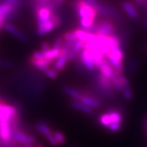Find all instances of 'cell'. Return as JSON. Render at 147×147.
Masks as SVG:
<instances>
[{
	"instance_id": "obj_1",
	"label": "cell",
	"mask_w": 147,
	"mask_h": 147,
	"mask_svg": "<svg viewBox=\"0 0 147 147\" xmlns=\"http://www.w3.org/2000/svg\"><path fill=\"white\" fill-rule=\"evenodd\" d=\"M73 8H74L76 13L78 14L80 19L91 18L95 20L98 14L97 10L86 4L83 0H76L73 2Z\"/></svg>"
},
{
	"instance_id": "obj_2",
	"label": "cell",
	"mask_w": 147,
	"mask_h": 147,
	"mask_svg": "<svg viewBox=\"0 0 147 147\" xmlns=\"http://www.w3.org/2000/svg\"><path fill=\"white\" fill-rule=\"evenodd\" d=\"M96 25L97 29L95 35L109 36V35L114 34L116 31L115 26L109 20H101L98 23H96Z\"/></svg>"
},
{
	"instance_id": "obj_3",
	"label": "cell",
	"mask_w": 147,
	"mask_h": 147,
	"mask_svg": "<svg viewBox=\"0 0 147 147\" xmlns=\"http://www.w3.org/2000/svg\"><path fill=\"white\" fill-rule=\"evenodd\" d=\"M60 24V18L58 16V14H56V13H53L51 18L48 21L44 23V25L40 28H38L37 30V33L38 35L40 36L45 35L47 33L50 32L54 29L55 28Z\"/></svg>"
},
{
	"instance_id": "obj_4",
	"label": "cell",
	"mask_w": 147,
	"mask_h": 147,
	"mask_svg": "<svg viewBox=\"0 0 147 147\" xmlns=\"http://www.w3.org/2000/svg\"><path fill=\"white\" fill-rule=\"evenodd\" d=\"M122 8L130 18L134 20H138L140 18V14L138 9L136 8V5L132 2H129L127 0L122 1L121 3Z\"/></svg>"
},
{
	"instance_id": "obj_5",
	"label": "cell",
	"mask_w": 147,
	"mask_h": 147,
	"mask_svg": "<svg viewBox=\"0 0 147 147\" xmlns=\"http://www.w3.org/2000/svg\"><path fill=\"white\" fill-rule=\"evenodd\" d=\"M35 14H36L37 19H38L37 26L38 28H40L44 25V23H45L51 19L53 12L48 8H41Z\"/></svg>"
},
{
	"instance_id": "obj_6",
	"label": "cell",
	"mask_w": 147,
	"mask_h": 147,
	"mask_svg": "<svg viewBox=\"0 0 147 147\" xmlns=\"http://www.w3.org/2000/svg\"><path fill=\"white\" fill-rule=\"evenodd\" d=\"M4 29L10 34H11L12 35H14L15 38L20 40V41H23V42H26L27 41L26 36L23 34L22 32H20L18 28H16L14 26H13L11 23H5L3 26Z\"/></svg>"
},
{
	"instance_id": "obj_7",
	"label": "cell",
	"mask_w": 147,
	"mask_h": 147,
	"mask_svg": "<svg viewBox=\"0 0 147 147\" xmlns=\"http://www.w3.org/2000/svg\"><path fill=\"white\" fill-rule=\"evenodd\" d=\"M74 32L77 38L80 41L87 42V41H96L98 35L92 33H89L87 32L84 31L83 29H76Z\"/></svg>"
},
{
	"instance_id": "obj_8",
	"label": "cell",
	"mask_w": 147,
	"mask_h": 147,
	"mask_svg": "<svg viewBox=\"0 0 147 147\" xmlns=\"http://www.w3.org/2000/svg\"><path fill=\"white\" fill-rule=\"evenodd\" d=\"M10 140H11V126L9 123L8 122L0 121V140L10 142Z\"/></svg>"
},
{
	"instance_id": "obj_9",
	"label": "cell",
	"mask_w": 147,
	"mask_h": 147,
	"mask_svg": "<svg viewBox=\"0 0 147 147\" xmlns=\"http://www.w3.org/2000/svg\"><path fill=\"white\" fill-rule=\"evenodd\" d=\"M68 62V58H67V53L63 52H61L59 57L56 59V62L55 64L53 65L52 69L55 71H62L65 68L66 65Z\"/></svg>"
},
{
	"instance_id": "obj_10",
	"label": "cell",
	"mask_w": 147,
	"mask_h": 147,
	"mask_svg": "<svg viewBox=\"0 0 147 147\" xmlns=\"http://www.w3.org/2000/svg\"><path fill=\"white\" fill-rule=\"evenodd\" d=\"M70 105L71 106L73 107V108L76 109V110H80L81 112L84 113H86V114L92 115L94 113V110L93 108H91L89 107L86 106V105L82 104L80 101H75V100H72L71 102H70Z\"/></svg>"
},
{
	"instance_id": "obj_11",
	"label": "cell",
	"mask_w": 147,
	"mask_h": 147,
	"mask_svg": "<svg viewBox=\"0 0 147 147\" xmlns=\"http://www.w3.org/2000/svg\"><path fill=\"white\" fill-rule=\"evenodd\" d=\"M82 104L91 107V108H98L101 107V102L93 98H90L86 95H82L80 101Z\"/></svg>"
},
{
	"instance_id": "obj_12",
	"label": "cell",
	"mask_w": 147,
	"mask_h": 147,
	"mask_svg": "<svg viewBox=\"0 0 147 147\" xmlns=\"http://www.w3.org/2000/svg\"><path fill=\"white\" fill-rule=\"evenodd\" d=\"M62 91L64 92L66 95H68V96L72 98L73 100H75V101H80V99L82 96L81 93L80 92L74 89V88L70 87L68 86H62Z\"/></svg>"
},
{
	"instance_id": "obj_13",
	"label": "cell",
	"mask_w": 147,
	"mask_h": 147,
	"mask_svg": "<svg viewBox=\"0 0 147 147\" xmlns=\"http://www.w3.org/2000/svg\"><path fill=\"white\" fill-rule=\"evenodd\" d=\"M107 55L114 58L115 59L119 60V61H122V59L124 57V53H123V51L122 50V47L119 46L112 47L110 48V53Z\"/></svg>"
},
{
	"instance_id": "obj_14",
	"label": "cell",
	"mask_w": 147,
	"mask_h": 147,
	"mask_svg": "<svg viewBox=\"0 0 147 147\" xmlns=\"http://www.w3.org/2000/svg\"><path fill=\"white\" fill-rule=\"evenodd\" d=\"M15 11L14 8L11 5L6 4V3H0V17L4 16L5 17L6 20L9 18V16L12 13V11Z\"/></svg>"
},
{
	"instance_id": "obj_15",
	"label": "cell",
	"mask_w": 147,
	"mask_h": 147,
	"mask_svg": "<svg viewBox=\"0 0 147 147\" xmlns=\"http://www.w3.org/2000/svg\"><path fill=\"white\" fill-rule=\"evenodd\" d=\"M45 58L48 59L49 61L53 62L54 60H56L59 57L61 54V49H55L51 48L50 51L45 52Z\"/></svg>"
},
{
	"instance_id": "obj_16",
	"label": "cell",
	"mask_w": 147,
	"mask_h": 147,
	"mask_svg": "<svg viewBox=\"0 0 147 147\" xmlns=\"http://www.w3.org/2000/svg\"><path fill=\"white\" fill-rule=\"evenodd\" d=\"M29 62H30V64H32V65L35 66V68H38L39 66L48 67L51 62L47 59H34L31 57L29 59Z\"/></svg>"
},
{
	"instance_id": "obj_17",
	"label": "cell",
	"mask_w": 147,
	"mask_h": 147,
	"mask_svg": "<svg viewBox=\"0 0 147 147\" xmlns=\"http://www.w3.org/2000/svg\"><path fill=\"white\" fill-rule=\"evenodd\" d=\"M37 131L43 135L47 136L48 134L51 133V130L48 125H47L45 122H39L36 125Z\"/></svg>"
},
{
	"instance_id": "obj_18",
	"label": "cell",
	"mask_w": 147,
	"mask_h": 147,
	"mask_svg": "<svg viewBox=\"0 0 147 147\" xmlns=\"http://www.w3.org/2000/svg\"><path fill=\"white\" fill-rule=\"evenodd\" d=\"M111 123H121L122 122V116L119 113L116 111H110L108 113Z\"/></svg>"
},
{
	"instance_id": "obj_19",
	"label": "cell",
	"mask_w": 147,
	"mask_h": 147,
	"mask_svg": "<svg viewBox=\"0 0 147 147\" xmlns=\"http://www.w3.org/2000/svg\"><path fill=\"white\" fill-rule=\"evenodd\" d=\"M94 20H95L91 19V18H83V19H80V26L81 29H86V28H89V26H91L94 23Z\"/></svg>"
},
{
	"instance_id": "obj_20",
	"label": "cell",
	"mask_w": 147,
	"mask_h": 147,
	"mask_svg": "<svg viewBox=\"0 0 147 147\" xmlns=\"http://www.w3.org/2000/svg\"><path fill=\"white\" fill-rule=\"evenodd\" d=\"M53 134V135H54L55 138H56V141H57L59 145H62V144H64L65 143V137L64 134L62 132L59 131H54Z\"/></svg>"
},
{
	"instance_id": "obj_21",
	"label": "cell",
	"mask_w": 147,
	"mask_h": 147,
	"mask_svg": "<svg viewBox=\"0 0 147 147\" xmlns=\"http://www.w3.org/2000/svg\"><path fill=\"white\" fill-rule=\"evenodd\" d=\"M122 92H123V95L126 100H131L133 98V93H132L131 89L130 87V84L124 86L123 89H122Z\"/></svg>"
},
{
	"instance_id": "obj_22",
	"label": "cell",
	"mask_w": 147,
	"mask_h": 147,
	"mask_svg": "<svg viewBox=\"0 0 147 147\" xmlns=\"http://www.w3.org/2000/svg\"><path fill=\"white\" fill-rule=\"evenodd\" d=\"M84 45H85V42H84V41L77 40L74 43L73 46H72V48L75 51V52L77 53H78L82 51L83 49H84Z\"/></svg>"
},
{
	"instance_id": "obj_23",
	"label": "cell",
	"mask_w": 147,
	"mask_h": 147,
	"mask_svg": "<svg viewBox=\"0 0 147 147\" xmlns=\"http://www.w3.org/2000/svg\"><path fill=\"white\" fill-rule=\"evenodd\" d=\"M99 120H100L101 124H102L103 125L105 126V127H107V128H108V126L111 124L108 113H105V114H104V115H102V116L100 117V119Z\"/></svg>"
},
{
	"instance_id": "obj_24",
	"label": "cell",
	"mask_w": 147,
	"mask_h": 147,
	"mask_svg": "<svg viewBox=\"0 0 147 147\" xmlns=\"http://www.w3.org/2000/svg\"><path fill=\"white\" fill-rule=\"evenodd\" d=\"M63 38L65 41H76L78 40L77 36H76L74 32H68L65 33L63 35Z\"/></svg>"
},
{
	"instance_id": "obj_25",
	"label": "cell",
	"mask_w": 147,
	"mask_h": 147,
	"mask_svg": "<svg viewBox=\"0 0 147 147\" xmlns=\"http://www.w3.org/2000/svg\"><path fill=\"white\" fill-rule=\"evenodd\" d=\"M45 137H46L47 141L49 142V143H50L51 146H58V143L56 141V138H55L54 135H53V134L52 132L48 134L47 136H45Z\"/></svg>"
},
{
	"instance_id": "obj_26",
	"label": "cell",
	"mask_w": 147,
	"mask_h": 147,
	"mask_svg": "<svg viewBox=\"0 0 147 147\" xmlns=\"http://www.w3.org/2000/svg\"><path fill=\"white\" fill-rule=\"evenodd\" d=\"M77 54H78V53H77L75 52V51L71 47V48L68 51V53H67V58H68V61H70V62L73 61V60L74 59V58L76 57V56H77Z\"/></svg>"
},
{
	"instance_id": "obj_27",
	"label": "cell",
	"mask_w": 147,
	"mask_h": 147,
	"mask_svg": "<svg viewBox=\"0 0 147 147\" xmlns=\"http://www.w3.org/2000/svg\"><path fill=\"white\" fill-rule=\"evenodd\" d=\"M45 74L48 78H51V79H56L57 78V73L53 69H49V68H47L46 71L45 72Z\"/></svg>"
},
{
	"instance_id": "obj_28",
	"label": "cell",
	"mask_w": 147,
	"mask_h": 147,
	"mask_svg": "<svg viewBox=\"0 0 147 147\" xmlns=\"http://www.w3.org/2000/svg\"><path fill=\"white\" fill-rule=\"evenodd\" d=\"M32 58L34 59H46L45 52L43 51H35L32 55Z\"/></svg>"
},
{
	"instance_id": "obj_29",
	"label": "cell",
	"mask_w": 147,
	"mask_h": 147,
	"mask_svg": "<svg viewBox=\"0 0 147 147\" xmlns=\"http://www.w3.org/2000/svg\"><path fill=\"white\" fill-rule=\"evenodd\" d=\"M121 127H122L121 123H111L108 126V128L112 131H117L121 128Z\"/></svg>"
},
{
	"instance_id": "obj_30",
	"label": "cell",
	"mask_w": 147,
	"mask_h": 147,
	"mask_svg": "<svg viewBox=\"0 0 147 147\" xmlns=\"http://www.w3.org/2000/svg\"><path fill=\"white\" fill-rule=\"evenodd\" d=\"M62 45H63V39L62 37H59L58 38L56 39V41H55L54 45L53 46V48L55 49H61Z\"/></svg>"
},
{
	"instance_id": "obj_31",
	"label": "cell",
	"mask_w": 147,
	"mask_h": 147,
	"mask_svg": "<svg viewBox=\"0 0 147 147\" xmlns=\"http://www.w3.org/2000/svg\"><path fill=\"white\" fill-rule=\"evenodd\" d=\"M36 142V138L31 134H27V139H26V143L28 144H34Z\"/></svg>"
},
{
	"instance_id": "obj_32",
	"label": "cell",
	"mask_w": 147,
	"mask_h": 147,
	"mask_svg": "<svg viewBox=\"0 0 147 147\" xmlns=\"http://www.w3.org/2000/svg\"><path fill=\"white\" fill-rule=\"evenodd\" d=\"M51 49V46L47 42H44L41 45V50H42L41 51H43V52H47V51H50Z\"/></svg>"
},
{
	"instance_id": "obj_33",
	"label": "cell",
	"mask_w": 147,
	"mask_h": 147,
	"mask_svg": "<svg viewBox=\"0 0 147 147\" xmlns=\"http://www.w3.org/2000/svg\"><path fill=\"white\" fill-rule=\"evenodd\" d=\"M5 20H6L5 17H4V16H1V17H0V29H1V28L4 26Z\"/></svg>"
},
{
	"instance_id": "obj_34",
	"label": "cell",
	"mask_w": 147,
	"mask_h": 147,
	"mask_svg": "<svg viewBox=\"0 0 147 147\" xmlns=\"http://www.w3.org/2000/svg\"><path fill=\"white\" fill-rule=\"evenodd\" d=\"M11 63L9 62H2L1 63V65L3 66V67H9V66L11 65Z\"/></svg>"
},
{
	"instance_id": "obj_35",
	"label": "cell",
	"mask_w": 147,
	"mask_h": 147,
	"mask_svg": "<svg viewBox=\"0 0 147 147\" xmlns=\"http://www.w3.org/2000/svg\"><path fill=\"white\" fill-rule=\"evenodd\" d=\"M22 147H34L32 144H28V143H26V144H23V146Z\"/></svg>"
},
{
	"instance_id": "obj_36",
	"label": "cell",
	"mask_w": 147,
	"mask_h": 147,
	"mask_svg": "<svg viewBox=\"0 0 147 147\" xmlns=\"http://www.w3.org/2000/svg\"><path fill=\"white\" fill-rule=\"evenodd\" d=\"M5 103V101H3L2 100H1L0 99V111H1V110H2V105H3V104Z\"/></svg>"
},
{
	"instance_id": "obj_37",
	"label": "cell",
	"mask_w": 147,
	"mask_h": 147,
	"mask_svg": "<svg viewBox=\"0 0 147 147\" xmlns=\"http://www.w3.org/2000/svg\"><path fill=\"white\" fill-rule=\"evenodd\" d=\"M144 26H145L146 29H147V17H146V19L145 22H144Z\"/></svg>"
},
{
	"instance_id": "obj_38",
	"label": "cell",
	"mask_w": 147,
	"mask_h": 147,
	"mask_svg": "<svg viewBox=\"0 0 147 147\" xmlns=\"http://www.w3.org/2000/svg\"><path fill=\"white\" fill-rule=\"evenodd\" d=\"M36 147H44V146H43V145H41V144H38V145Z\"/></svg>"
},
{
	"instance_id": "obj_39",
	"label": "cell",
	"mask_w": 147,
	"mask_h": 147,
	"mask_svg": "<svg viewBox=\"0 0 147 147\" xmlns=\"http://www.w3.org/2000/svg\"><path fill=\"white\" fill-rule=\"evenodd\" d=\"M54 1H57V2H62V1H64V0H54Z\"/></svg>"
},
{
	"instance_id": "obj_40",
	"label": "cell",
	"mask_w": 147,
	"mask_h": 147,
	"mask_svg": "<svg viewBox=\"0 0 147 147\" xmlns=\"http://www.w3.org/2000/svg\"><path fill=\"white\" fill-rule=\"evenodd\" d=\"M11 147H19V146H17V145H14V146H12Z\"/></svg>"
},
{
	"instance_id": "obj_41",
	"label": "cell",
	"mask_w": 147,
	"mask_h": 147,
	"mask_svg": "<svg viewBox=\"0 0 147 147\" xmlns=\"http://www.w3.org/2000/svg\"><path fill=\"white\" fill-rule=\"evenodd\" d=\"M71 147H79V146H71Z\"/></svg>"
}]
</instances>
